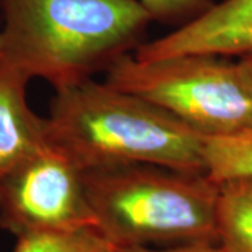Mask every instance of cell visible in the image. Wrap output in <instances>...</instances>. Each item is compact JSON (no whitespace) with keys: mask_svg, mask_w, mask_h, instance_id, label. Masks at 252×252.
Listing matches in <instances>:
<instances>
[{"mask_svg":"<svg viewBox=\"0 0 252 252\" xmlns=\"http://www.w3.org/2000/svg\"><path fill=\"white\" fill-rule=\"evenodd\" d=\"M0 62L55 91L108 72L144 44L139 0H0Z\"/></svg>","mask_w":252,"mask_h":252,"instance_id":"cell-1","label":"cell"},{"mask_svg":"<svg viewBox=\"0 0 252 252\" xmlns=\"http://www.w3.org/2000/svg\"><path fill=\"white\" fill-rule=\"evenodd\" d=\"M48 142L81 171L152 164L206 172L205 136L149 99L94 79L55 91Z\"/></svg>","mask_w":252,"mask_h":252,"instance_id":"cell-2","label":"cell"},{"mask_svg":"<svg viewBox=\"0 0 252 252\" xmlns=\"http://www.w3.org/2000/svg\"><path fill=\"white\" fill-rule=\"evenodd\" d=\"M83 177L95 228L118 248L219 244V182L206 172L126 164Z\"/></svg>","mask_w":252,"mask_h":252,"instance_id":"cell-3","label":"cell"},{"mask_svg":"<svg viewBox=\"0 0 252 252\" xmlns=\"http://www.w3.org/2000/svg\"><path fill=\"white\" fill-rule=\"evenodd\" d=\"M107 83L149 99L205 137L252 135V86L237 62L213 55L118 61Z\"/></svg>","mask_w":252,"mask_h":252,"instance_id":"cell-4","label":"cell"},{"mask_svg":"<svg viewBox=\"0 0 252 252\" xmlns=\"http://www.w3.org/2000/svg\"><path fill=\"white\" fill-rule=\"evenodd\" d=\"M0 227L17 238L95 228L83 171L48 142L0 178Z\"/></svg>","mask_w":252,"mask_h":252,"instance_id":"cell-5","label":"cell"},{"mask_svg":"<svg viewBox=\"0 0 252 252\" xmlns=\"http://www.w3.org/2000/svg\"><path fill=\"white\" fill-rule=\"evenodd\" d=\"M180 55L238 59L252 55V0H220L190 23L144 42L133 54L149 62Z\"/></svg>","mask_w":252,"mask_h":252,"instance_id":"cell-6","label":"cell"},{"mask_svg":"<svg viewBox=\"0 0 252 252\" xmlns=\"http://www.w3.org/2000/svg\"><path fill=\"white\" fill-rule=\"evenodd\" d=\"M28 81L0 62V178L48 144L46 118L28 105Z\"/></svg>","mask_w":252,"mask_h":252,"instance_id":"cell-7","label":"cell"},{"mask_svg":"<svg viewBox=\"0 0 252 252\" xmlns=\"http://www.w3.org/2000/svg\"><path fill=\"white\" fill-rule=\"evenodd\" d=\"M217 234L224 252H252V175L219 182Z\"/></svg>","mask_w":252,"mask_h":252,"instance_id":"cell-8","label":"cell"},{"mask_svg":"<svg viewBox=\"0 0 252 252\" xmlns=\"http://www.w3.org/2000/svg\"><path fill=\"white\" fill-rule=\"evenodd\" d=\"M207 175L217 182L252 175V135L205 137Z\"/></svg>","mask_w":252,"mask_h":252,"instance_id":"cell-9","label":"cell"},{"mask_svg":"<svg viewBox=\"0 0 252 252\" xmlns=\"http://www.w3.org/2000/svg\"><path fill=\"white\" fill-rule=\"evenodd\" d=\"M13 252H118V247L97 228L89 227L67 233H42L17 238Z\"/></svg>","mask_w":252,"mask_h":252,"instance_id":"cell-10","label":"cell"},{"mask_svg":"<svg viewBox=\"0 0 252 252\" xmlns=\"http://www.w3.org/2000/svg\"><path fill=\"white\" fill-rule=\"evenodd\" d=\"M153 21L180 28L210 9L216 0H139Z\"/></svg>","mask_w":252,"mask_h":252,"instance_id":"cell-11","label":"cell"},{"mask_svg":"<svg viewBox=\"0 0 252 252\" xmlns=\"http://www.w3.org/2000/svg\"><path fill=\"white\" fill-rule=\"evenodd\" d=\"M118 252H224L219 244H193L180 245L153 250L150 247H132V248H118Z\"/></svg>","mask_w":252,"mask_h":252,"instance_id":"cell-12","label":"cell"},{"mask_svg":"<svg viewBox=\"0 0 252 252\" xmlns=\"http://www.w3.org/2000/svg\"><path fill=\"white\" fill-rule=\"evenodd\" d=\"M237 66H238L241 74L245 77V80L248 81L252 86V55L240 58L237 61Z\"/></svg>","mask_w":252,"mask_h":252,"instance_id":"cell-13","label":"cell"}]
</instances>
